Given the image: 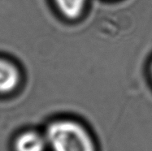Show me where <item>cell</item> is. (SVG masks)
Instances as JSON below:
<instances>
[{
    "label": "cell",
    "mask_w": 152,
    "mask_h": 151,
    "mask_svg": "<svg viewBox=\"0 0 152 151\" xmlns=\"http://www.w3.org/2000/svg\"><path fill=\"white\" fill-rule=\"evenodd\" d=\"M16 151H44L47 145L46 136L33 130L20 133L15 142Z\"/></svg>",
    "instance_id": "cell-3"
},
{
    "label": "cell",
    "mask_w": 152,
    "mask_h": 151,
    "mask_svg": "<svg viewBox=\"0 0 152 151\" xmlns=\"http://www.w3.org/2000/svg\"><path fill=\"white\" fill-rule=\"evenodd\" d=\"M56 9L68 20L79 18L84 12L87 0H53Z\"/></svg>",
    "instance_id": "cell-4"
},
{
    "label": "cell",
    "mask_w": 152,
    "mask_h": 151,
    "mask_svg": "<svg viewBox=\"0 0 152 151\" xmlns=\"http://www.w3.org/2000/svg\"><path fill=\"white\" fill-rule=\"evenodd\" d=\"M151 77H152V62H151Z\"/></svg>",
    "instance_id": "cell-5"
},
{
    "label": "cell",
    "mask_w": 152,
    "mask_h": 151,
    "mask_svg": "<svg viewBox=\"0 0 152 151\" xmlns=\"http://www.w3.org/2000/svg\"><path fill=\"white\" fill-rule=\"evenodd\" d=\"M24 80L20 66L9 57L0 55V95L12 94Z\"/></svg>",
    "instance_id": "cell-2"
},
{
    "label": "cell",
    "mask_w": 152,
    "mask_h": 151,
    "mask_svg": "<svg viewBox=\"0 0 152 151\" xmlns=\"http://www.w3.org/2000/svg\"><path fill=\"white\" fill-rule=\"evenodd\" d=\"M45 136L53 151H96L93 138L86 128L72 120L50 122Z\"/></svg>",
    "instance_id": "cell-1"
}]
</instances>
